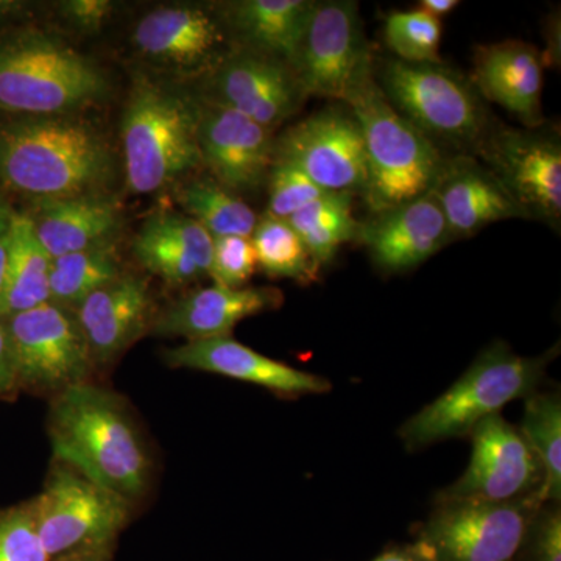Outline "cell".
<instances>
[{
  "instance_id": "6da1fadb",
  "label": "cell",
  "mask_w": 561,
  "mask_h": 561,
  "mask_svg": "<svg viewBox=\"0 0 561 561\" xmlns=\"http://www.w3.org/2000/svg\"><path fill=\"white\" fill-rule=\"evenodd\" d=\"M114 169L108 139L72 114L0 125V181L36 201L99 195Z\"/></svg>"
},
{
  "instance_id": "7a4b0ae2",
  "label": "cell",
  "mask_w": 561,
  "mask_h": 561,
  "mask_svg": "<svg viewBox=\"0 0 561 561\" xmlns=\"http://www.w3.org/2000/svg\"><path fill=\"white\" fill-rule=\"evenodd\" d=\"M49 432L55 459L131 502L144 496L151 461L138 426L110 391L88 382L57 393Z\"/></svg>"
},
{
  "instance_id": "3957f363",
  "label": "cell",
  "mask_w": 561,
  "mask_h": 561,
  "mask_svg": "<svg viewBox=\"0 0 561 561\" xmlns=\"http://www.w3.org/2000/svg\"><path fill=\"white\" fill-rule=\"evenodd\" d=\"M197 127V101L142 73L136 77L121 130L133 194H153L203 164Z\"/></svg>"
},
{
  "instance_id": "277c9868",
  "label": "cell",
  "mask_w": 561,
  "mask_h": 561,
  "mask_svg": "<svg viewBox=\"0 0 561 561\" xmlns=\"http://www.w3.org/2000/svg\"><path fill=\"white\" fill-rule=\"evenodd\" d=\"M345 103L364 138L368 171L364 194L371 210L382 214L434 190L446 161L434 140L391 106L371 73Z\"/></svg>"
},
{
  "instance_id": "5b68a950",
  "label": "cell",
  "mask_w": 561,
  "mask_h": 561,
  "mask_svg": "<svg viewBox=\"0 0 561 561\" xmlns=\"http://www.w3.org/2000/svg\"><path fill=\"white\" fill-rule=\"evenodd\" d=\"M106 94L102 69L57 36L28 31L0 39V108L62 116Z\"/></svg>"
},
{
  "instance_id": "8992f818",
  "label": "cell",
  "mask_w": 561,
  "mask_h": 561,
  "mask_svg": "<svg viewBox=\"0 0 561 561\" xmlns=\"http://www.w3.org/2000/svg\"><path fill=\"white\" fill-rule=\"evenodd\" d=\"M551 356L523 357L505 343L490 345L451 389L405 421L402 440L408 448L419 449L471 435L508 402L535 393Z\"/></svg>"
},
{
  "instance_id": "52a82bcc",
  "label": "cell",
  "mask_w": 561,
  "mask_h": 561,
  "mask_svg": "<svg viewBox=\"0 0 561 561\" xmlns=\"http://www.w3.org/2000/svg\"><path fill=\"white\" fill-rule=\"evenodd\" d=\"M382 87L391 106L431 140L476 147L489 130L474 84L442 62L390 61Z\"/></svg>"
},
{
  "instance_id": "ba28073f",
  "label": "cell",
  "mask_w": 561,
  "mask_h": 561,
  "mask_svg": "<svg viewBox=\"0 0 561 561\" xmlns=\"http://www.w3.org/2000/svg\"><path fill=\"white\" fill-rule=\"evenodd\" d=\"M130 502L58 461L31 505L33 524L49 559L106 549L124 529Z\"/></svg>"
},
{
  "instance_id": "9c48e42d",
  "label": "cell",
  "mask_w": 561,
  "mask_h": 561,
  "mask_svg": "<svg viewBox=\"0 0 561 561\" xmlns=\"http://www.w3.org/2000/svg\"><path fill=\"white\" fill-rule=\"evenodd\" d=\"M289 66L305 98L345 103L351 91L371 73L357 3L313 2Z\"/></svg>"
},
{
  "instance_id": "30bf717a",
  "label": "cell",
  "mask_w": 561,
  "mask_h": 561,
  "mask_svg": "<svg viewBox=\"0 0 561 561\" xmlns=\"http://www.w3.org/2000/svg\"><path fill=\"white\" fill-rule=\"evenodd\" d=\"M540 494L508 502L442 501L420 540L435 561H512Z\"/></svg>"
},
{
  "instance_id": "8fae6325",
  "label": "cell",
  "mask_w": 561,
  "mask_h": 561,
  "mask_svg": "<svg viewBox=\"0 0 561 561\" xmlns=\"http://www.w3.org/2000/svg\"><path fill=\"white\" fill-rule=\"evenodd\" d=\"M476 150L485 168L511 194L526 219L559 228L561 220V146L552 133L535 128H490Z\"/></svg>"
},
{
  "instance_id": "7c38bea8",
  "label": "cell",
  "mask_w": 561,
  "mask_h": 561,
  "mask_svg": "<svg viewBox=\"0 0 561 561\" xmlns=\"http://www.w3.org/2000/svg\"><path fill=\"white\" fill-rule=\"evenodd\" d=\"M18 381L60 391L84 382L92 359L72 309L46 302L7 321Z\"/></svg>"
},
{
  "instance_id": "4fadbf2b",
  "label": "cell",
  "mask_w": 561,
  "mask_h": 561,
  "mask_svg": "<svg viewBox=\"0 0 561 561\" xmlns=\"http://www.w3.org/2000/svg\"><path fill=\"white\" fill-rule=\"evenodd\" d=\"M275 160L290 162L324 192H353L367 184V154L356 117L327 108L298 122L275 142Z\"/></svg>"
},
{
  "instance_id": "5bb4252c",
  "label": "cell",
  "mask_w": 561,
  "mask_h": 561,
  "mask_svg": "<svg viewBox=\"0 0 561 561\" xmlns=\"http://www.w3.org/2000/svg\"><path fill=\"white\" fill-rule=\"evenodd\" d=\"M471 437L470 465L442 501L508 502L531 494L541 497L545 476L540 461L522 432L501 413L479 423Z\"/></svg>"
},
{
  "instance_id": "9a60e30c",
  "label": "cell",
  "mask_w": 561,
  "mask_h": 561,
  "mask_svg": "<svg viewBox=\"0 0 561 561\" xmlns=\"http://www.w3.org/2000/svg\"><path fill=\"white\" fill-rule=\"evenodd\" d=\"M227 27L195 5L161 7L140 18L133 47L142 60L181 77L210 73L227 54Z\"/></svg>"
},
{
  "instance_id": "2e32d148",
  "label": "cell",
  "mask_w": 561,
  "mask_h": 561,
  "mask_svg": "<svg viewBox=\"0 0 561 561\" xmlns=\"http://www.w3.org/2000/svg\"><path fill=\"white\" fill-rule=\"evenodd\" d=\"M209 101L238 111L268 130L300 110L305 94L286 61L241 49L209 73Z\"/></svg>"
},
{
  "instance_id": "e0dca14e",
  "label": "cell",
  "mask_w": 561,
  "mask_h": 561,
  "mask_svg": "<svg viewBox=\"0 0 561 561\" xmlns=\"http://www.w3.org/2000/svg\"><path fill=\"white\" fill-rule=\"evenodd\" d=\"M197 108L203 164L231 192L260 187L275 160L272 130L206 98Z\"/></svg>"
},
{
  "instance_id": "ac0fdd59",
  "label": "cell",
  "mask_w": 561,
  "mask_h": 561,
  "mask_svg": "<svg viewBox=\"0 0 561 561\" xmlns=\"http://www.w3.org/2000/svg\"><path fill=\"white\" fill-rule=\"evenodd\" d=\"M359 241L381 271L398 273L419 267L449 243L448 225L434 191L386 213L360 228Z\"/></svg>"
},
{
  "instance_id": "d6986e66",
  "label": "cell",
  "mask_w": 561,
  "mask_h": 561,
  "mask_svg": "<svg viewBox=\"0 0 561 561\" xmlns=\"http://www.w3.org/2000/svg\"><path fill=\"white\" fill-rule=\"evenodd\" d=\"M165 360L172 367L216 373L289 397L331 390L328 379L273 360L231 337L184 343L179 348L169 350Z\"/></svg>"
},
{
  "instance_id": "ffe728a7",
  "label": "cell",
  "mask_w": 561,
  "mask_h": 561,
  "mask_svg": "<svg viewBox=\"0 0 561 561\" xmlns=\"http://www.w3.org/2000/svg\"><path fill=\"white\" fill-rule=\"evenodd\" d=\"M151 291L140 276L122 275L76 308L92 362L106 364L138 341L151 323Z\"/></svg>"
},
{
  "instance_id": "44dd1931",
  "label": "cell",
  "mask_w": 561,
  "mask_h": 561,
  "mask_svg": "<svg viewBox=\"0 0 561 561\" xmlns=\"http://www.w3.org/2000/svg\"><path fill=\"white\" fill-rule=\"evenodd\" d=\"M283 294L271 287L228 289L216 286L194 291L165 308L151 323L154 334L187 342L230 337L236 324L251 316L278 308Z\"/></svg>"
},
{
  "instance_id": "7402d4cb",
  "label": "cell",
  "mask_w": 561,
  "mask_h": 561,
  "mask_svg": "<svg viewBox=\"0 0 561 561\" xmlns=\"http://www.w3.org/2000/svg\"><path fill=\"white\" fill-rule=\"evenodd\" d=\"M472 80L486 101L511 111L527 128L541 127L545 69L534 46L507 39L476 47Z\"/></svg>"
},
{
  "instance_id": "603a6c76",
  "label": "cell",
  "mask_w": 561,
  "mask_h": 561,
  "mask_svg": "<svg viewBox=\"0 0 561 561\" xmlns=\"http://www.w3.org/2000/svg\"><path fill=\"white\" fill-rule=\"evenodd\" d=\"M449 241L470 238L501 220L526 219L496 176L472 158L446 161L434 186Z\"/></svg>"
},
{
  "instance_id": "cb8c5ba5",
  "label": "cell",
  "mask_w": 561,
  "mask_h": 561,
  "mask_svg": "<svg viewBox=\"0 0 561 561\" xmlns=\"http://www.w3.org/2000/svg\"><path fill=\"white\" fill-rule=\"evenodd\" d=\"M214 238L198 221L176 213L151 216L133 249L147 271L172 284L209 275Z\"/></svg>"
},
{
  "instance_id": "d4e9b609",
  "label": "cell",
  "mask_w": 561,
  "mask_h": 561,
  "mask_svg": "<svg viewBox=\"0 0 561 561\" xmlns=\"http://www.w3.org/2000/svg\"><path fill=\"white\" fill-rule=\"evenodd\" d=\"M36 205L33 228L51 260L110 243L121 227L119 206L101 195L36 201Z\"/></svg>"
},
{
  "instance_id": "484cf974",
  "label": "cell",
  "mask_w": 561,
  "mask_h": 561,
  "mask_svg": "<svg viewBox=\"0 0 561 561\" xmlns=\"http://www.w3.org/2000/svg\"><path fill=\"white\" fill-rule=\"evenodd\" d=\"M312 5L311 0H241L227 7L224 24L243 49L290 65Z\"/></svg>"
},
{
  "instance_id": "4316f807",
  "label": "cell",
  "mask_w": 561,
  "mask_h": 561,
  "mask_svg": "<svg viewBox=\"0 0 561 561\" xmlns=\"http://www.w3.org/2000/svg\"><path fill=\"white\" fill-rule=\"evenodd\" d=\"M51 257L41 245L31 216L14 213L9 257L0 287V320L50 301Z\"/></svg>"
},
{
  "instance_id": "83f0119b",
  "label": "cell",
  "mask_w": 561,
  "mask_h": 561,
  "mask_svg": "<svg viewBox=\"0 0 561 561\" xmlns=\"http://www.w3.org/2000/svg\"><path fill=\"white\" fill-rule=\"evenodd\" d=\"M317 265L330 262L341 245L356 241L360 225L353 216V194L328 192L287 219Z\"/></svg>"
},
{
  "instance_id": "f1b7e54d",
  "label": "cell",
  "mask_w": 561,
  "mask_h": 561,
  "mask_svg": "<svg viewBox=\"0 0 561 561\" xmlns=\"http://www.w3.org/2000/svg\"><path fill=\"white\" fill-rule=\"evenodd\" d=\"M124 275L111 243L55 257L50 262V301L77 308L84 298Z\"/></svg>"
},
{
  "instance_id": "f546056e",
  "label": "cell",
  "mask_w": 561,
  "mask_h": 561,
  "mask_svg": "<svg viewBox=\"0 0 561 561\" xmlns=\"http://www.w3.org/2000/svg\"><path fill=\"white\" fill-rule=\"evenodd\" d=\"M176 198L187 216L198 221L213 238H251L260 220L242 198L216 180H192L181 186Z\"/></svg>"
},
{
  "instance_id": "4dcf8cb0",
  "label": "cell",
  "mask_w": 561,
  "mask_h": 561,
  "mask_svg": "<svg viewBox=\"0 0 561 561\" xmlns=\"http://www.w3.org/2000/svg\"><path fill=\"white\" fill-rule=\"evenodd\" d=\"M522 432L524 440L540 461L542 501H559L561 494V402L556 393L527 397Z\"/></svg>"
},
{
  "instance_id": "1f68e13d",
  "label": "cell",
  "mask_w": 561,
  "mask_h": 561,
  "mask_svg": "<svg viewBox=\"0 0 561 561\" xmlns=\"http://www.w3.org/2000/svg\"><path fill=\"white\" fill-rule=\"evenodd\" d=\"M257 265L272 278L309 283L317 278L319 265L312 261L300 236L289 221L265 214L251 234Z\"/></svg>"
},
{
  "instance_id": "d6a6232c",
  "label": "cell",
  "mask_w": 561,
  "mask_h": 561,
  "mask_svg": "<svg viewBox=\"0 0 561 561\" xmlns=\"http://www.w3.org/2000/svg\"><path fill=\"white\" fill-rule=\"evenodd\" d=\"M387 46L404 62H442V22L423 10L397 11L386 21Z\"/></svg>"
},
{
  "instance_id": "836d02e7",
  "label": "cell",
  "mask_w": 561,
  "mask_h": 561,
  "mask_svg": "<svg viewBox=\"0 0 561 561\" xmlns=\"http://www.w3.org/2000/svg\"><path fill=\"white\" fill-rule=\"evenodd\" d=\"M268 181H271L268 183L271 201H268L267 214L278 219H289L321 195L328 194L300 169L283 160H273Z\"/></svg>"
},
{
  "instance_id": "e575fe53",
  "label": "cell",
  "mask_w": 561,
  "mask_h": 561,
  "mask_svg": "<svg viewBox=\"0 0 561 561\" xmlns=\"http://www.w3.org/2000/svg\"><path fill=\"white\" fill-rule=\"evenodd\" d=\"M257 261L251 238L221 236L214 238L209 275L228 289H242L256 272Z\"/></svg>"
},
{
  "instance_id": "d590c367",
  "label": "cell",
  "mask_w": 561,
  "mask_h": 561,
  "mask_svg": "<svg viewBox=\"0 0 561 561\" xmlns=\"http://www.w3.org/2000/svg\"><path fill=\"white\" fill-rule=\"evenodd\" d=\"M0 561H50L36 534L31 508L0 516Z\"/></svg>"
},
{
  "instance_id": "8d00e7d4",
  "label": "cell",
  "mask_w": 561,
  "mask_h": 561,
  "mask_svg": "<svg viewBox=\"0 0 561 561\" xmlns=\"http://www.w3.org/2000/svg\"><path fill=\"white\" fill-rule=\"evenodd\" d=\"M62 20L79 32L95 33L110 20L113 3L108 0H68L60 7Z\"/></svg>"
},
{
  "instance_id": "74e56055",
  "label": "cell",
  "mask_w": 561,
  "mask_h": 561,
  "mask_svg": "<svg viewBox=\"0 0 561 561\" xmlns=\"http://www.w3.org/2000/svg\"><path fill=\"white\" fill-rule=\"evenodd\" d=\"M538 561H561V515L559 511L546 513L537 527Z\"/></svg>"
},
{
  "instance_id": "f35d334b",
  "label": "cell",
  "mask_w": 561,
  "mask_h": 561,
  "mask_svg": "<svg viewBox=\"0 0 561 561\" xmlns=\"http://www.w3.org/2000/svg\"><path fill=\"white\" fill-rule=\"evenodd\" d=\"M18 382L16 364L7 331V324L0 321V394L9 391Z\"/></svg>"
},
{
  "instance_id": "ab89813d",
  "label": "cell",
  "mask_w": 561,
  "mask_h": 561,
  "mask_svg": "<svg viewBox=\"0 0 561 561\" xmlns=\"http://www.w3.org/2000/svg\"><path fill=\"white\" fill-rule=\"evenodd\" d=\"M13 217L14 213L9 208V205L0 201V287H2L3 275H5Z\"/></svg>"
},
{
  "instance_id": "60d3db41",
  "label": "cell",
  "mask_w": 561,
  "mask_h": 561,
  "mask_svg": "<svg viewBox=\"0 0 561 561\" xmlns=\"http://www.w3.org/2000/svg\"><path fill=\"white\" fill-rule=\"evenodd\" d=\"M373 561H435L430 549L419 541L405 548L391 549Z\"/></svg>"
},
{
  "instance_id": "b9f144b4",
  "label": "cell",
  "mask_w": 561,
  "mask_h": 561,
  "mask_svg": "<svg viewBox=\"0 0 561 561\" xmlns=\"http://www.w3.org/2000/svg\"><path fill=\"white\" fill-rule=\"evenodd\" d=\"M457 5H459L457 0H423V2H420V10L426 11L431 16L440 20L445 14L456 10Z\"/></svg>"
},
{
  "instance_id": "7bdbcfd3",
  "label": "cell",
  "mask_w": 561,
  "mask_h": 561,
  "mask_svg": "<svg viewBox=\"0 0 561 561\" xmlns=\"http://www.w3.org/2000/svg\"><path fill=\"white\" fill-rule=\"evenodd\" d=\"M54 561H106V549L70 552L66 553V556L57 557Z\"/></svg>"
}]
</instances>
